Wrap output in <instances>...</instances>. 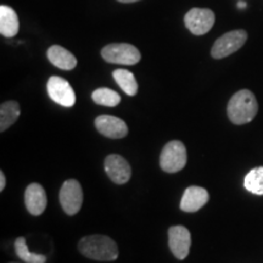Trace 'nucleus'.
I'll list each match as a JSON object with an SVG mask.
<instances>
[{"label": "nucleus", "mask_w": 263, "mask_h": 263, "mask_svg": "<svg viewBox=\"0 0 263 263\" xmlns=\"http://www.w3.org/2000/svg\"><path fill=\"white\" fill-rule=\"evenodd\" d=\"M78 250L85 257L95 261H115L118 257V246L106 235H88L78 242Z\"/></svg>", "instance_id": "obj_1"}, {"label": "nucleus", "mask_w": 263, "mask_h": 263, "mask_svg": "<svg viewBox=\"0 0 263 263\" xmlns=\"http://www.w3.org/2000/svg\"><path fill=\"white\" fill-rule=\"evenodd\" d=\"M258 112V103L252 91L248 89L239 90L230 98L227 114L234 124L251 122Z\"/></svg>", "instance_id": "obj_2"}, {"label": "nucleus", "mask_w": 263, "mask_h": 263, "mask_svg": "<svg viewBox=\"0 0 263 263\" xmlns=\"http://www.w3.org/2000/svg\"><path fill=\"white\" fill-rule=\"evenodd\" d=\"M101 57L106 62L118 65H136L140 61V51L127 43H114L108 44L101 50Z\"/></svg>", "instance_id": "obj_3"}, {"label": "nucleus", "mask_w": 263, "mask_h": 263, "mask_svg": "<svg viewBox=\"0 0 263 263\" xmlns=\"http://www.w3.org/2000/svg\"><path fill=\"white\" fill-rule=\"evenodd\" d=\"M186 164L185 145L179 140L167 143L160 156V166L164 172L176 173L182 171Z\"/></svg>", "instance_id": "obj_4"}, {"label": "nucleus", "mask_w": 263, "mask_h": 263, "mask_svg": "<svg viewBox=\"0 0 263 263\" xmlns=\"http://www.w3.org/2000/svg\"><path fill=\"white\" fill-rule=\"evenodd\" d=\"M248 39V33L244 29L230 31L219 37L213 44L211 55L213 59H223L238 51Z\"/></svg>", "instance_id": "obj_5"}, {"label": "nucleus", "mask_w": 263, "mask_h": 263, "mask_svg": "<svg viewBox=\"0 0 263 263\" xmlns=\"http://www.w3.org/2000/svg\"><path fill=\"white\" fill-rule=\"evenodd\" d=\"M60 203L62 210L68 216H73L81 210L83 203V190L80 182L76 179H68L62 184L60 189Z\"/></svg>", "instance_id": "obj_6"}, {"label": "nucleus", "mask_w": 263, "mask_h": 263, "mask_svg": "<svg viewBox=\"0 0 263 263\" xmlns=\"http://www.w3.org/2000/svg\"><path fill=\"white\" fill-rule=\"evenodd\" d=\"M184 24L193 34L203 35L215 25V14L210 9H190L184 17Z\"/></svg>", "instance_id": "obj_7"}, {"label": "nucleus", "mask_w": 263, "mask_h": 263, "mask_svg": "<svg viewBox=\"0 0 263 263\" xmlns=\"http://www.w3.org/2000/svg\"><path fill=\"white\" fill-rule=\"evenodd\" d=\"M47 90L52 101L64 107H72L76 104L73 88L65 78L52 76L47 83Z\"/></svg>", "instance_id": "obj_8"}, {"label": "nucleus", "mask_w": 263, "mask_h": 263, "mask_svg": "<svg viewBox=\"0 0 263 263\" xmlns=\"http://www.w3.org/2000/svg\"><path fill=\"white\" fill-rule=\"evenodd\" d=\"M168 246L174 257L185 259L192 246V235L183 226H173L168 229Z\"/></svg>", "instance_id": "obj_9"}, {"label": "nucleus", "mask_w": 263, "mask_h": 263, "mask_svg": "<svg viewBox=\"0 0 263 263\" xmlns=\"http://www.w3.org/2000/svg\"><path fill=\"white\" fill-rule=\"evenodd\" d=\"M95 127L99 133L111 139H121L128 134V127L126 122L116 116L101 115L95 118Z\"/></svg>", "instance_id": "obj_10"}, {"label": "nucleus", "mask_w": 263, "mask_h": 263, "mask_svg": "<svg viewBox=\"0 0 263 263\" xmlns=\"http://www.w3.org/2000/svg\"><path fill=\"white\" fill-rule=\"evenodd\" d=\"M105 171L108 178L116 184H124L129 180L132 168L124 157L112 154L105 159Z\"/></svg>", "instance_id": "obj_11"}, {"label": "nucleus", "mask_w": 263, "mask_h": 263, "mask_svg": "<svg viewBox=\"0 0 263 263\" xmlns=\"http://www.w3.org/2000/svg\"><path fill=\"white\" fill-rule=\"evenodd\" d=\"M47 193L41 184L32 183L26 188L25 205L33 216H39L47 209Z\"/></svg>", "instance_id": "obj_12"}, {"label": "nucleus", "mask_w": 263, "mask_h": 263, "mask_svg": "<svg viewBox=\"0 0 263 263\" xmlns=\"http://www.w3.org/2000/svg\"><path fill=\"white\" fill-rule=\"evenodd\" d=\"M209 192L201 186L192 185L185 189L180 201V210L184 212H196L209 201Z\"/></svg>", "instance_id": "obj_13"}, {"label": "nucleus", "mask_w": 263, "mask_h": 263, "mask_svg": "<svg viewBox=\"0 0 263 263\" xmlns=\"http://www.w3.org/2000/svg\"><path fill=\"white\" fill-rule=\"evenodd\" d=\"M47 57L52 65L65 71H71L77 66V59L67 49L60 45H52L48 49Z\"/></svg>", "instance_id": "obj_14"}, {"label": "nucleus", "mask_w": 263, "mask_h": 263, "mask_svg": "<svg viewBox=\"0 0 263 263\" xmlns=\"http://www.w3.org/2000/svg\"><path fill=\"white\" fill-rule=\"evenodd\" d=\"M20 22L17 14L10 6H0V33L6 38H14L18 33Z\"/></svg>", "instance_id": "obj_15"}, {"label": "nucleus", "mask_w": 263, "mask_h": 263, "mask_svg": "<svg viewBox=\"0 0 263 263\" xmlns=\"http://www.w3.org/2000/svg\"><path fill=\"white\" fill-rule=\"evenodd\" d=\"M21 114L18 103L5 101L0 106V132H5L14 124Z\"/></svg>", "instance_id": "obj_16"}, {"label": "nucleus", "mask_w": 263, "mask_h": 263, "mask_svg": "<svg viewBox=\"0 0 263 263\" xmlns=\"http://www.w3.org/2000/svg\"><path fill=\"white\" fill-rule=\"evenodd\" d=\"M114 78L116 83L120 85V88L124 93L129 97H134L138 93V83L134 74L128 70H115L114 71Z\"/></svg>", "instance_id": "obj_17"}, {"label": "nucleus", "mask_w": 263, "mask_h": 263, "mask_svg": "<svg viewBox=\"0 0 263 263\" xmlns=\"http://www.w3.org/2000/svg\"><path fill=\"white\" fill-rule=\"evenodd\" d=\"M15 252L20 258L25 263H45L47 262V257L44 255L34 254V252L29 251L27 242L24 236H20L15 240Z\"/></svg>", "instance_id": "obj_18"}, {"label": "nucleus", "mask_w": 263, "mask_h": 263, "mask_svg": "<svg viewBox=\"0 0 263 263\" xmlns=\"http://www.w3.org/2000/svg\"><path fill=\"white\" fill-rule=\"evenodd\" d=\"M244 186L255 195H263V167H256L246 174Z\"/></svg>", "instance_id": "obj_19"}, {"label": "nucleus", "mask_w": 263, "mask_h": 263, "mask_svg": "<svg viewBox=\"0 0 263 263\" xmlns=\"http://www.w3.org/2000/svg\"><path fill=\"white\" fill-rule=\"evenodd\" d=\"M91 98H93L95 104L107 107H115L121 103V97L118 93L112 89H108V88H99V89L94 90Z\"/></svg>", "instance_id": "obj_20"}, {"label": "nucleus", "mask_w": 263, "mask_h": 263, "mask_svg": "<svg viewBox=\"0 0 263 263\" xmlns=\"http://www.w3.org/2000/svg\"><path fill=\"white\" fill-rule=\"evenodd\" d=\"M6 185V179L4 172H0V192H3Z\"/></svg>", "instance_id": "obj_21"}, {"label": "nucleus", "mask_w": 263, "mask_h": 263, "mask_svg": "<svg viewBox=\"0 0 263 263\" xmlns=\"http://www.w3.org/2000/svg\"><path fill=\"white\" fill-rule=\"evenodd\" d=\"M117 2L124 3V4H129V3H137V2H139V0H117Z\"/></svg>", "instance_id": "obj_22"}, {"label": "nucleus", "mask_w": 263, "mask_h": 263, "mask_svg": "<svg viewBox=\"0 0 263 263\" xmlns=\"http://www.w3.org/2000/svg\"><path fill=\"white\" fill-rule=\"evenodd\" d=\"M238 8H240V9H244V8H246V3H244V2H240V3H238Z\"/></svg>", "instance_id": "obj_23"}, {"label": "nucleus", "mask_w": 263, "mask_h": 263, "mask_svg": "<svg viewBox=\"0 0 263 263\" xmlns=\"http://www.w3.org/2000/svg\"><path fill=\"white\" fill-rule=\"evenodd\" d=\"M9 263H18V262H9Z\"/></svg>", "instance_id": "obj_24"}]
</instances>
